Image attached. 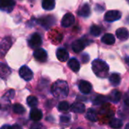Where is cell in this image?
<instances>
[{"label":"cell","instance_id":"cell-1","mask_svg":"<svg viewBox=\"0 0 129 129\" xmlns=\"http://www.w3.org/2000/svg\"><path fill=\"white\" fill-rule=\"evenodd\" d=\"M69 91L68 83L62 80L56 81L51 87L52 95L57 99H64L68 96Z\"/></svg>","mask_w":129,"mask_h":129},{"label":"cell","instance_id":"cell-14","mask_svg":"<svg viewBox=\"0 0 129 129\" xmlns=\"http://www.w3.org/2000/svg\"><path fill=\"white\" fill-rule=\"evenodd\" d=\"M86 43L83 40H77L75 41H74V43L72 45V50L75 52H81L84 48H85Z\"/></svg>","mask_w":129,"mask_h":129},{"label":"cell","instance_id":"cell-33","mask_svg":"<svg viewBox=\"0 0 129 129\" xmlns=\"http://www.w3.org/2000/svg\"><path fill=\"white\" fill-rule=\"evenodd\" d=\"M30 129H46V128L43 124L40 123H35L30 127Z\"/></svg>","mask_w":129,"mask_h":129},{"label":"cell","instance_id":"cell-7","mask_svg":"<svg viewBox=\"0 0 129 129\" xmlns=\"http://www.w3.org/2000/svg\"><path fill=\"white\" fill-rule=\"evenodd\" d=\"M19 75L22 79L25 80L26 81H29L32 80L34 77L33 72L27 66H22L19 69Z\"/></svg>","mask_w":129,"mask_h":129},{"label":"cell","instance_id":"cell-10","mask_svg":"<svg viewBox=\"0 0 129 129\" xmlns=\"http://www.w3.org/2000/svg\"><path fill=\"white\" fill-rule=\"evenodd\" d=\"M79 90L84 94H88L92 90V85L87 81H81L78 84Z\"/></svg>","mask_w":129,"mask_h":129},{"label":"cell","instance_id":"cell-8","mask_svg":"<svg viewBox=\"0 0 129 129\" xmlns=\"http://www.w3.org/2000/svg\"><path fill=\"white\" fill-rule=\"evenodd\" d=\"M12 44V40L10 37L4 38L0 43V54L4 55L10 49Z\"/></svg>","mask_w":129,"mask_h":129},{"label":"cell","instance_id":"cell-15","mask_svg":"<svg viewBox=\"0 0 129 129\" xmlns=\"http://www.w3.org/2000/svg\"><path fill=\"white\" fill-rule=\"evenodd\" d=\"M11 74V69L7 64L0 62V78L3 79L7 78Z\"/></svg>","mask_w":129,"mask_h":129},{"label":"cell","instance_id":"cell-26","mask_svg":"<svg viewBox=\"0 0 129 129\" xmlns=\"http://www.w3.org/2000/svg\"><path fill=\"white\" fill-rule=\"evenodd\" d=\"M27 105L31 107V108H34L37 106L38 104V100L36 96H29L27 98Z\"/></svg>","mask_w":129,"mask_h":129},{"label":"cell","instance_id":"cell-35","mask_svg":"<svg viewBox=\"0 0 129 129\" xmlns=\"http://www.w3.org/2000/svg\"><path fill=\"white\" fill-rule=\"evenodd\" d=\"M12 129H22V127L18 124H14L12 126Z\"/></svg>","mask_w":129,"mask_h":129},{"label":"cell","instance_id":"cell-37","mask_svg":"<svg viewBox=\"0 0 129 129\" xmlns=\"http://www.w3.org/2000/svg\"><path fill=\"white\" fill-rule=\"evenodd\" d=\"M125 129H129V123L126 124V126H125Z\"/></svg>","mask_w":129,"mask_h":129},{"label":"cell","instance_id":"cell-34","mask_svg":"<svg viewBox=\"0 0 129 129\" xmlns=\"http://www.w3.org/2000/svg\"><path fill=\"white\" fill-rule=\"evenodd\" d=\"M0 129H12V126L9 125V124H4L1 127Z\"/></svg>","mask_w":129,"mask_h":129},{"label":"cell","instance_id":"cell-9","mask_svg":"<svg viewBox=\"0 0 129 129\" xmlns=\"http://www.w3.org/2000/svg\"><path fill=\"white\" fill-rule=\"evenodd\" d=\"M75 16L72 13H67L63 16L61 21V24L64 27H69L75 23Z\"/></svg>","mask_w":129,"mask_h":129},{"label":"cell","instance_id":"cell-32","mask_svg":"<svg viewBox=\"0 0 129 129\" xmlns=\"http://www.w3.org/2000/svg\"><path fill=\"white\" fill-rule=\"evenodd\" d=\"M71 119V116L69 115H61L60 116V121L62 123H68Z\"/></svg>","mask_w":129,"mask_h":129},{"label":"cell","instance_id":"cell-18","mask_svg":"<svg viewBox=\"0 0 129 129\" xmlns=\"http://www.w3.org/2000/svg\"><path fill=\"white\" fill-rule=\"evenodd\" d=\"M68 66H69L71 70L73 71L74 72H78L80 70V67H81L78 60L75 58H72L69 61Z\"/></svg>","mask_w":129,"mask_h":129},{"label":"cell","instance_id":"cell-19","mask_svg":"<svg viewBox=\"0 0 129 129\" xmlns=\"http://www.w3.org/2000/svg\"><path fill=\"white\" fill-rule=\"evenodd\" d=\"M116 36L121 40H126L129 37V33L126 28L121 27L116 30Z\"/></svg>","mask_w":129,"mask_h":129},{"label":"cell","instance_id":"cell-22","mask_svg":"<svg viewBox=\"0 0 129 129\" xmlns=\"http://www.w3.org/2000/svg\"><path fill=\"white\" fill-rule=\"evenodd\" d=\"M101 41L107 45H112L115 43V37L111 34H106L105 35L103 36V37L101 38Z\"/></svg>","mask_w":129,"mask_h":129},{"label":"cell","instance_id":"cell-4","mask_svg":"<svg viewBox=\"0 0 129 129\" xmlns=\"http://www.w3.org/2000/svg\"><path fill=\"white\" fill-rule=\"evenodd\" d=\"M42 37L41 36L35 33L34 34L31 35V37H30L29 40H28V44L29 46L32 49H38V47H40L42 44Z\"/></svg>","mask_w":129,"mask_h":129},{"label":"cell","instance_id":"cell-31","mask_svg":"<svg viewBox=\"0 0 129 129\" xmlns=\"http://www.w3.org/2000/svg\"><path fill=\"white\" fill-rule=\"evenodd\" d=\"M15 96V90H9L3 96V100H11Z\"/></svg>","mask_w":129,"mask_h":129},{"label":"cell","instance_id":"cell-27","mask_svg":"<svg viewBox=\"0 0 129 129\" xmlns=\"http://www.w3.org/2000/svg\"><path fill=\"white\" fill-rule=\"evenodd\" d=\"M122 125V121L118 118H113L109 121V126L112 128H121Z\"/></svg>","mask_w":129,"mask_h":129},{"label":"cell","instance_id":"cell-16","mask_svg":"<svg viewBox=\"0 0 129 129\" xmlns=\"http://www.w3.org/2000/svg\"><path fill=\"white\" fill-rule=\"evenodd\" d=\"M121 98V93L118 90H113L109 95V100L114 103H118Z\"/></svg>","mask_w":129,"mask_h":129},{"label":"cell","instance_id":"cell-29","mask_svg":"<svg viewBox=\"0 0 129 129\" xmlns=\"http://www.w3.org/2000/svg\"><path fill=\"white\" fill-rule=\"evenodd\" d=\"M106 100H107V99L106 96H102V95H98L93 99V102L95 105H100V104L105 103L106 102Z\"/></svg>","mask_w":129,"mask_h":129},{"label":"cell","instance_id":"cell-28","mask_svg":"<svg viewBox=\"0 0 129 129\" xmlns=\"http://www.w3.org/2000/svg\"><path fill=\"white\" fill-rule=\"evenodd\" d=\"M70 106L67 101H61L58 105V109L61 112H66L69 109Z\"/></svg>","mask_w":129,"mask_h":129},{"label":"cell","instance_id":"cell-12","mask_svg":"<svg viewBox=\"0 0 129 129\" xmlns=\"http://www.w3.org/2000/svg\"><path fill=\"white\" fill-rule=\"evenodd\" d=\"M56 56L60 61L64 62L68 61L69 58V54L66 49H64L63 48H59L56 51Z\"/></svg>","mask_w":129,"mask_h":129},{"label":"cell","instance_id":"cell-30","mask_svg":"<svg viewBox=\"0 0 129 129\" xmlns=\"http://www.w3.org/2000/svg\"><path fill=\"white\" fill-rule=\"evenodd\" d=\"M90 34L94 37H98L101 34V29L97 25H93L90 27Z\"/></svg>","mask_w":129,"mask_h":129},{"label":"cell","instance_id":"cell-13","mask_svg":"<svg viewBox=\"0 0 129 129\" xmlns=\"http://www.w3.org/2000/svg\"><path fill=\"white\" fill-rule=\"evenodd\" d=\"M43 118V112L40 109L33 108L30 112V118L34 121H39Z\"/></svg>","mask_w":129,"mask_h":129},{"label":"cell","instance_id":"cell-6","mask_svg":"<svg viewBox=\"0 0 129 129\" xmlns=\"http://www.w3.org/2000/svg\"><path fill=\"white\" fill-rule=\"evenodd\" d=\"M15 6V2L14 0H0V10L11 12Z\"/></svg>","mask_w":129,"mask_h":129},{"label":"cell","instance_id":"cell-39","mask_svg":"<svg viewBox=\"0 0 129 129\" xmlns=\"http://www.w3.org/2000/svg\"><path fill=\"white\" fill-rule=\"evenodd\" d=\"M128 1H129V0H128Z\"/></svg>","mask_w":129,"mask_h":129},{"label":"cell","instance_id":"cell-2","mask_svg":"<svg viewBox=\"0 0 129 129\" xmlns=\"http://www.w3.org/2000/svg\"><path fill=\"white\" fill-rule=\"evenodd\" d=\"M92 70L97 77L105 78L108 75L109 66L106 61L101 59H95L92 62Z\"/></svg>","mask_w":129,"mask_h":129},{"label":"cell","instance_id":"cell-3","mask_svg":"<svg viewBox=\"0 0 129 129\" xmlns=\"http://www.w3.org/2000/svg\"><path fill=\"white\" fill-rule=\"evenodd\" d=\"M55 21H56V19L52 15H46L37 20V23L46 29L51 27L55 23Z\"/></svg>","mask_w":129,"mask_h":129},{"label":"cell","instance_id":"cell-24","mask_svg":"<svg viewBox=\"0 0 129 129\" xmlns=\"http://www.w3.org/2000/svg\"><path fill=\"white\" fill-rule=\"evenodd\" d=\"M86 118L91 121H96L98 120L96 112L93 109H89L86 114Z\"/></svg>","mask_w":129,"mask_h":129},{"label":"cell","instance_id":"cell-11","mask_svg":"<svg viewBox=\"0 0 129 129\" xmlns=\"http://www.w3.org/2000/svg\"><path fill=\"white\" fill-rule=\"evenodd\" d=\"M34 57L36 60L40 62H44L47 59V53L43 49H37L34 52Z\"/></svg>","mask_w":129,"mask_h":129},{"label":"cell","instance_id":"cell-25","mask_svg":"<svg viewBox=\"0 0 129 129\" xmlns=\"http://www.w3.org/2000/svg\"><path fill=\"white\" fill-rule=\"evenodd\" d=\"M12 109H13V112L16 114H18V115H22L25 112V109L24 107L21 105V104H19V103H15L13 105V107H12Z\"/></svg>","mask_w":129,"mask_h":129},{"label":"cell","instance_id":"cell-20","mask_svg":"<svg viewBox=\"0 0 129 129\" xmlns=\"http://www.w3.org/2000/svg\"><path fill=\"white\" fill-rule=\"evenodd\" d=\"M78 15L81 17L87 18L90 15V8L88 4H84L78 11Z\"/></svg>","mask_w":129,"mask_h":129},{"label":"cell","instance_id":"cell-21","mask_svg":"<svg viewBox=\"0 0 129 129\" xmlns=\"http://www.w3.org/2000/svg\"><path fill=\"white\" fill-rule=\"evenodd\" d=\"M55 0H42V7L46 11H51L55 9Z\"/></svg>","mask_w":129,"mask_h":129},{"label":"cell","instance_id":"cell-23","mask_svg":"<svg viewBox=\"0 0 129 129\" xmlns=\"http://www.w3.org/2000/svg\"><path fill=\"white\" fill-rule=\"evenodd\" d=\"M109 82L112 86H118L121 83V77L118 74L114 73L112 74L109 77Z\"/></svg>","mask_w":129,"mask_h":129},{"label":"cell","instance_id":"cell-5","mask_svg":"<svg viewBox=\"0 0 129 129\" xmlns=\"http://www.w3.org/2000/svg\"><path fill=\"white\" fill-rule=\"evenodd\" d=\"M121 13L118 10H111L108 11L104 16V20L107 22H113L118 21L121 18Z\"/></svg>","mask_w":129,"mask_h":129},{"label":"cell","instance_id":"cell-38","mask_svg":"<svg viewBox=\"0 0 129 129\" xmlns=\"http://www.w3.org/2000/svg\"><path fill=\"white\" fill-rule=\"evenodd\" d=\"M77 129H83V128H81V127H78V128H77Z\"/></svg>","mask_w":129,"mask_h":129},{"label":"cell","instance_id":"cell-17","mask_svg":"<svg viewBox=\"0 0 129 129\" xmlns=\"http://www.w3.org/2000/svg\"><path fill=\"white\" fill-rule=\"evenodd\" d=\"M71 110L75 113H83L85 111V106L82 103L76 102L71 106Z\"/></svg>","mask_w":129,"mask_h":129},{"label":"cell","instance_id":"cell-36","mask_svg":"<svg viewBox=\"0 0 129 129\" xmlns=\"http://www.w3.org/2000/svg\"><path fill=\"white\" fill-rule=\"evenodd\" d=\"M125 62L127 63V64L129 66V57H127L125 58Z\"/></svg>","mask_w":129,"mask_h":129}]
</instances>
